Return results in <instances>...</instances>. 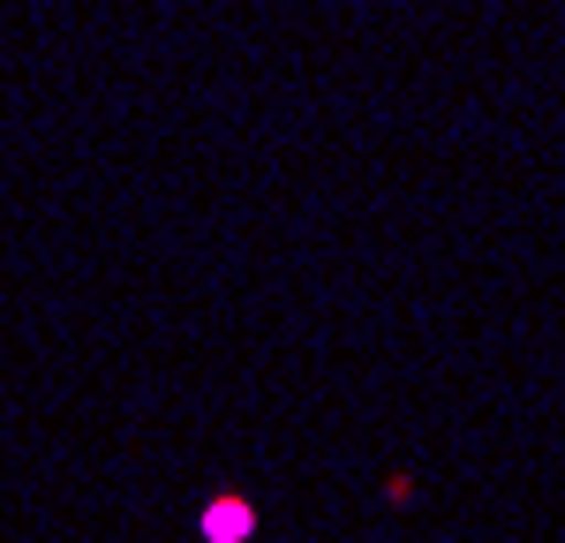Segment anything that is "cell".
I'll return each instance as SVG.
<instances>
[{"mask_svg": "<svg viewBox=\"0 0 565 543\" xmlns=\"http://www.w3.org/2000/svg\"><path fill=\"white\" fill-rule=\"evenodd\" d=\"M196 529H204V543H249L257 536V505L249 498H212Z\"/></svg>", "mask_w": 565, "mask_h": 543, "instance_id": "1", "label": "cell"}]
</instances>
